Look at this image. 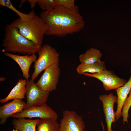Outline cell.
Instances as JSON below:
<instances>
[{
	"label": "cell",
	"instance_id": "1",
	"mask_svg": "<svg viewBox=\"0 0 131 131\" xmlns=\"http://www.w3.org/2000/svg\"><path fill=\"white\" fill-rule=\"evenodd\" d=\"M40 16L47 25L45 35H48L63 37L79 32L85 25L76 5L71 8L56 6L51 9L43 11Z\"/></svg>",
	"mask_w": 131,
	"mask_h": 131
},
{
	"label": "cell",
	"instance_id": "2",
	"mask_svg": "<svg viewBox=\"0 0 131 131\" xmlns=\"http://www.w3.org/2000/svg\"><path fill=\"white\" fill-rule=\"evenodd\" d=\"M5 34L2 44L3 51L18 53L29 55L38 52L40 49L33 43L22 35L18 28L12 22L7 24L4 28Z\"/></svg>",
	"mask_w": 131,
	"mask_h": 131
},
{
	"label": "cell",
	"instance_id": "3",
	"mask_svg": "<svg viewBox=\"0 0 131 131\" xmlns=\"http://www.w3.org/2000/svg\"><path fill=\"white\" fill-rule=\"evenodd\" d=\"M18 28L20 33L33 42L40 49L47 29V26L40 17L36 15L28 20L23 21L19 17L13 22Z\"/></svg>",
	"mask_w": 131,
	"mask_h": 131
},
{
	"label": "cell",
	"instance_id": "4",
	"mask_svg": "<svg viewBox=\"0 0 131 131\" xmlns=\"http://www.w3.org/2000/svg\"><path fill=\"white\" fill-rule=\"evenodd\" d=\"M39 57L35 62L34 72L31 79L34 81L41 72L51 65L59 63V54L56 50L50 45L45 44L37 52Z\"/></svg>",
	"mask_w": 131,
	"mask_h": 131
},
{
	"label": "cell",
	"instance_id": "5",
	"mask_svg": "<svg viewBox=\"0 0 131 131\" xmlns=\"http://www.w3.org/2000/svg\"><path fill=\"white\" fill-rule=\"evenodd\" d=\"M26 94L27 101L24 110L32 106H39L45 103L48 100L49 92L39 88L34 81L27 80Z\"/></svg>",
	"mask_w": 131,
	"mask_h": 131
},
{
	"label": "cell",
	"instance_id": "6",
	"mask_svg": "<svg viewBox=\"0 0 131 131\" xmlns=\"http://www.w3.org/2000/svg\"><path fill=\"white\" fill-rule=\"evenodd\" d=\"M59 63L53 64L45 69L36 83L42 90L49 93L57 88L60 74Z\"/></svg>",
	"mask_w": 131,
	"mask_h": 131
},
{
	"label": "cell",
	"instance_id": "7",
	"mask_svg": "<svg viewBox=\"0 0 131 131\" xmlns=\"http://www.w3.org/2000/svg\"><path fill=\"white\" fill-rule=\"evenodd\" d=\"M11 117L17 119L37 117L40 119H50L57 121L58 115L46 103L40 106L31 107L20 113L13 114Z\"/></svg>",
	"mask_w": 131,
	"mask_h": 131
},
{
	"label": "cell",
	"instance_id": "8",
	"mask_svg": "<svg viewBox=\"0 0 131 131\" xmlns=\"http://www.w3.org/2000/svg\"><path fill=\"white\" fill-rule=\"evenodd\" d=\"M83 74L100 80L102 83L104 88L107 91L112 89L116 90L119 88L123 86L127 82L125 79L118 76L113 71L107 70L92 74L85 73Z\"/></svg>",
	"mask_w": 131,
	"mask_h": 131
},
{
	"label": "cell",
	"instance_id": "9",
	"mask_svg": "<svg viewBox=\"0 0 131 131\" xmlns=\"http://www.w3.org/2000/svg\"><path fill=\"white\" fill-rule=\"evenodd\" d=\"M59 124V131H86L82 117L74 111H64Z\"/></svg>",
	"mask_w": 131,
	"mask_h": 131
},
{
	"label": "cell",
	"instance_id": "10",
	"mask_svg": "<svg viewBox=\"0 0 131 131\" xmlns=\"http://www.w3.org/2000/svg\"><path fill=\"white\" fill-rule=\"evenodd\" d=\"M117 98L116 96L112 93L108 94L101 95L99 97V99L101 101L102 104L107 131H115L112 129L111 125L112 123L115 122L116 121L114 106L116 102Z\"/></svg>",
	"mask_w": 131,
	"mask_h": 131
},
{
	"label": "cell",
	"instance_id": "11",
	"mask_svg": "<svg viewBox=\"0 0 131 131\" xmlns=\"http://www.w3.org/2000/svg\"><path fill=\"white\" fill-rule=\"evenodd\" d=\"M25 104L26 103L22 100L15 99L0 106V124H4L7 118L13 115L22 112Z\"/></svg>",
	"mask_w": 131,
	"mask_h": 131
},
{
	"label": "cell",
	"instance_id": "12",
	"mask_svg": "<svg viewBox=\"0 0 131 131\" xmlns=\"http://www.w3.org/2000/svg\"><path fill=\"white\" fill-rule=\"evenodd\" d=\"M4 55L11 58L18 64L22 70L23 77L26 80H29L30 67L31 64L37 60V57L35 54L30 56L27 55L21 56L7 52L4 53Z\"/></svg>",
	"mask_w": 131,
	"mask_h": 131
},
{
	"label": "cell",
	"instance_id": "13",
	"mask_svg": "<svg viewBox=\"0 0 131 131\" xmlns=\"http://www.w3.org/2000/svg\"><path fill=\"white\" fill-rule=\"evenodd\" d=\"M130 71L131 75L129 80L123 86L119 88L116 90L117 95L116 102L117 106L115 115L117 121L122 116V108L131 89V69Z\"/></svg>",
	"mask_w": 131,
	"mask_h": 131
},
{
	"label": "cell",
	"instance_id": "14",
	"mask_svg": "<svg viewBox=\"0 0 131 131\" xmlns=\"http://www.w3.org/2000/svg\"><path fill=\"white\" fill-rule=\"evenodd\" d=\"M27 80L20 79L16 85L6 98L0 99L1 103H5L10 100L15 99L22 100L25 98L26 94V86Z\"/></svg>",
	"mask_w": 131,
	"mask_h": 131
},
{
	"label": "cell",
	"instance_id": "15",
	"mask_svg": "<svg viewBox=\"0 0 131 131\" xmlns=\"http://www.w3.org/2000/svg\"><path fill=\"white\" fill-rule=\"evenodd\" d=\"M76 70L77 73L81 75L85 73L93 74L107 70L105 62L101 60L92 63H81L77 67Z\"/></svg>",
	"mask_w": 131,
	"mask_h": 131
},
{
	"label": "cell",
	"instance_id": "16",
	"mask_svg": "<svg viewBox=\"0 0 131 131\" xmlns=\"http://www.w3.org/2000/svg\"><path fill=\"white\" fill-rule=\"evenodd\" d=\"M39 120L14 118L12 124L15 129L18 131H36V127Z\"/></svg>",
	"mask_w": 131,
	"mask_h": 131
},
{
	"label": "cell",
	"instance_id": "17",
	"mask_svg": "<svg viewBox=\"0 0 131 131\" xmlns=\"http://www.w3.org/2000/svg\"><path fill=\"white\" fill-rule=\"evenodd\" d=\"M102 55L99 50L91 48L80 55L79 58L81 63H92L100 60Z\"/></svg>",
	"mask_w": 131,
	"mask_h": 131
},
{
	"label": "cell",
	"instance_id": "18",
	"mask_svg": "<svg viewBox=\"0 0 131 131\" xmlns=\"http://www.w3.org/2000/svg\"><path fill=\"white\" fill-rule=\"evenodd\" d=\"M36 131H59L60 124L50 119H40L38 123Z\"/></svg>",
	"mask_w": 131,
	"mask_h": 131
},
{
	"label": "cell",
	"instance_id": "19",
	"mask_svg": "<svg viewBox=\"0 0 131 131\" xmlns=\"http://www.w3.org/2000/svg\"><path fill=\"white\" fill-rule=\"evenodd\" d=\"M0 5L6 7L16 12L19 16L21 20L23 21H27L31 19L36 15L33 9L28 14L21 12L13 5L9 0H0Z\"/></svg>",
	"mask_w": 131,
	"mask_h": 131
},
{
	"label": "cell",
	"instance_id": "20",
	"mask_svg": "<svg viewBox=\"0 0 131 131\" xmlns=\"http://www.w3.org/2000/svg\"><path fill=\"white\" fill-rule=\"evenodd\" d=\"M129 96L127 97L123 104L122 111V116L123 117V124L128 122L129 117V111L131 106V89L129 93Z\"/></svg>",
	"mask_w": 131,
	"mask_h": 131
},
{
	"label": "cell",
	"instance_id": "21",
	"mask_svg": "<svg viewBox=\"0 0 131 131\" xmlns=\"http://www.w3.org/2000/svg\"><path fill=\"white\" fill-rule=\"evenodd\" d=\"M38 3L39 7L45 11L51 9L56 6L54 0H38Z\"/></svg>",
	"mask_w": 131,
	"mask_h": 131
},
{
	"label": "cell",
	"instance_id": "22",
	"mask_svg": "<svg viewBox=\"0 0 131 131\" xmlns=\"http://www.w3.org/2000/svg\"><path fill=\"white\" fill-rule=\"evenodd\" d=\"M74 0H54L55 6H60L68 8H74L76 5Z\"/></svg>",
	"mask_w": 131,
	"mask_h": 131
},
{
	"label": "cell",
	"instance_id": "23",
	"mask_svg": "<svg viewBox=\"0 0 131 131\" xmlns=\"http://www.w3.org/2000/svg\"><path fill=\"white\" fill-rule=\"evenodd\" d=\"M27 1L30 4L31 8L33 9L36 4L38 3V0H28Z\"/></svg>",
	"mask_w": 131,
	"mask_h": 131
},
{
	"label": "cell",
	"instance_id": "24",
	"mask_svg": "<svg viewBox=\"0 0 131 131\" xmlns=\"http://www.w3.org/2000/svg\"><path fill=\"white\" fill-rule=\"evenodd\" d=\"M6 79V78L4 77H0V81L1 82H3Z\"/></svg>",
	"mask_w": 131,
	"mask_h": 131
},
{
	"label": "cell",
	"instance_id": "25",
	"mask_svg": "<svg viewBox=\"0 0 131 131\" xmlns=\"http://www.w3.org/2000/svg\"><path fill=\"white\" fill-rule=\"evenodd\" d=\"M26 1V0H21V2L20 4V6L22 5V4Z\"/></svg>",
	"mask_w": 131,
	"mask_h": 131
},
{
	"label": "cell",
	"instance_id": "26",
	"mask_svg": "<svg viewBox=\"0 0 131 131\" xmlns=\"http://www.w3.org/2000/svg\"><path fill=\"white\" fill-rule=\"evenodd\" d=\"M101 124H102V128H103V131H105V128H104V125H103V123L102 122L101 123Z\"/></svg>",
	"mask_w": 131,
	"mask_h": 131
},
{
	"label": "cell",
	"instance_id": "27",
	"mask_svg": "<svg viewBox=\"0 0 131 131\" xmlns=\"http://www.w3.org/2000/svg\"><path fill=\"white\" fill-rule=\"evenodd\" d=\"M12 131H18L17 130L14 129H13Z\"/></svg>",
	"mask_w": 131,
	"mask_h": 131
}]
</instances>
